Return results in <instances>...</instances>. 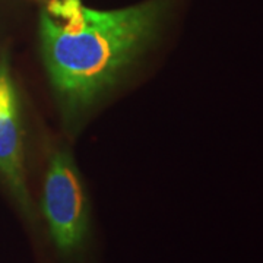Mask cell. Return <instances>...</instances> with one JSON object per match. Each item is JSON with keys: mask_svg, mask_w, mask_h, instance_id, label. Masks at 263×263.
Listing matches in <instances>:
<instances>
[{"mask_svg": "<svg viewBox=\"0 0 263 263\" xmlns=\"http://www.w3.org/2000/svg\"><path fill=\"white\" fill-rule=\"evenodd\" d=\"M149 0L116 10L86 8L81 0H50L40 18L48 78L66 110L88 108L117 82L141 53L162 13Z\"/></svg>", "mask_w": 263, "mask_h": 263, "instance_id": "cell-1", "label": "cell"}, {"mask_svg": "<svg viewBox=\"0 0 263 263\" xmlns=\"http://www.w3.org/2000/svg\"><path fill=\"white\" fill-rule=\"evenodd\" d=\"M43 212L62 253H72L82 245L88 228V202L75 162L66 152H56L48 162Z\"/></svg>", "mask_w": 263, "mask_h": 263, "instance_id": "cell-2", "label": "cell"}, {"mask_svg": "<svg viewBox=\"0 0 263 263\" xmlns=\"http://www.w3.org/2000/svg\"><path fill=\"white\" fill-rule=\"evenodd\" d=\"M0 173L21 203L29 206L21 158V130L13 85L6 66H0Z\"/></svg>", "mask_w": 263, "mask_h": 263, "instance_id": "cell-3", "label": "cell"}]
</instances>
